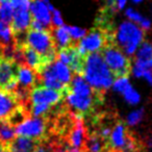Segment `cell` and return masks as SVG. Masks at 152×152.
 <instances>
[{"label": "cell", "mask_w": 152, "mask_h": 152, "mask_svg": "<svg viewBox=\"0 0 152 152\" xmlns=\"http://www.w3.org/2000/svg\"><path fill=\"white\" fill-rule=\"evenodd\" d=\"M81 75L95 92L101 93L112 88L115 74L104 61L102 54L91 53L83 57Z\"/></svg>", "instance_id": "obj_1"}, {"label": "cell", "mask_w": 152, "mask_h": 152, "mask_svg": "<svg viewBox=\"0 0 152 152\" xmlns=\"http://www.w3.org/2000/svg\"><path fill=\"white\" fill-rule=\"evenodd\" d=\"M145 37V30L126 19L117 26L114 37L115 45L130 57L134 55Z\"/></svg>", "instance_id": "obj_2"}, {"label": "cell", "mask_w": 152, "mask_h": 152, "mask_svg": "<svg viewBox=\"0 0 152 152\" xmlns=\"http://www.w3.org/2000/svg\"><path fill=\"white\" fill-rule=\"evenodd\" d=\"M63 92L48 89L46 87H34L29 92L28 102L29 114L34 117H44L50 110L61 103Z\"/></svg>", "instance_id": "obj_3"}, {"label": "cell", "mask_w": 152, "mask_h": 152, "mask_svg": "<svg viewBox=\"0 0 152 152\" xmlns=\"http://www.w3.org/2000/svg\"><path fill=\"white\" fill-rule=\"evenodd\" d=\"M24 44L40 53L47 64L56 58V48L48 29H29L26 31Z\"/></svg>", "instance_id": "obj_4"}, {"label": "cell", "mask_w": 152, "mask_h": 152, "mask_svg": "<svg viewBox=\"0 0 152 152\" xmlns=\"http://www.w3.org/2000/svg\"><path fill=\"white\" fill-rule=\"evenodd\" d=\"M102 57L115 76L127 75L130 72L129 56L116 45H106L102 50Z\"/></svg>", "instance_id": "obj_5"}, {"label": "cell", "mask_w": 152, "mask_h": 152, "mask_svg": "<svg viewBox=\"0 0 152 152\" xmlns=\"http://www.w3.org/2000/svg\"><path fill=\"white\" fill-rule=\"evenodd\" d=\"M55 7L50 0H30L29 11L32 21V29H48L51 26V15Z\"/></svg>", "instance_id": "obj_6"}, {"label": "cell", "mask_w": 152, "mask_h": 152, "mask_svg": "<svg viewBox=\"0 0 152 152\" xmlns=\"http://www.w3.org/2000/svg\"><path fill=\"white\" fill-rule=\"evenodd\" d=\"M29 5L30 0H21L14 10L13 18L10 25L15 34V41L25 34L30 28L32 18L29 11Z\"/></svg>", "instance_id": "obj_7"}, {"label": "cell", "mask_w": 152, "mask_h": 152, "mask_svg": "<svg viewBox=\"0 0 152 152\" xmlns=\"http://www.w3.org/2000/svg\"><path fill=\"white\" fill-rule=\"evenodd\" d=\"M46 122L43 117L27 116L23 121L15 126V131L17 135L29 137L32 140L42 139L46 133Z\"/></svg>", "instance_id": "obj_8"}, {"label": "cell", "mask_w": 152, "mask_h": 152, "mask_svg": "<svg viewBox=\"0 0 152 152\" xmlns=\"http://www.w3.org/2000/svg\"><path fill=\"white\" fill-rule=\"evenodd\" d=\"M106 46V36L100 29H94L87 32L81 40L78 41L76 49L83 57L91 53L101 52Z\"/></svg>", "instance_id": "obj_9"}, {"label": "cell", "mask_w": 152, "mask_h": 152, "mask_svg": "<svg viewBox=\"0 0 152 152\" xmlns=\"http://www.w3.org/2000/svg\"><path fill=\"white\" fill-rule=\"evenodd\" d=\"M108 143L115 151L121 152H134L135 144L127 133L126 125L118 123L112 128L108 137Z\"/></svg>", "instance_id": "obj_10"}, {"label": "cell", "mask_w": 152, "mask_h": 152, "mask_svg": "<svg viewBox=\"0 0 152 152\" xmlns=\"http://www.w3.org/2000/svg\"><path fill=\"white\" fill-rule=\"evenodd\" d=\"M17 65L13 59L7 58L0 54V89L13 93L18 87Z\"/></svg>", "instance_id": "obj_11"}, {"label": "cell", "mask_w": 152, "mask_h": 152, "mask_svg": "<svg viewBox=\"0 0 152 152\" xmlns=\"http://www.w3.org/2000/svg\"><path fill=\"white\" fill-rule=\"evenodd\" d=\"M56 57L58 61H63L64 64L68 65L74 72V74H80L83 69V56L77 51L76 47L69 46L67 48L59 49L56 52Z\"/></svg>", "instance_id": "obj_12"}, {"label": "cell", "mask_w": 152, "mask_h": 152, "mask_svg": "<svg viewBox=\"0 0 152 152\" xmlns=\"http://www.w3.org/2000/svg\"><path fill=\"white\" fill-rule=\"evenodd\" d=\"M65 101L66 104L75 113L85 114V113L90 112L92 110V107L94 106L95 96L88 97V96H83L69 91L66 93Z\"/></svg>", "instance_id": "obj_13"}, {"label": "cell", "mask_w": 152, "mask_h": 152, "mask_svg": "<svg viewBox=\"0 0 152 152\" xmlns=\"http://www.w3.org/2000/svg\"><path fill=\"white\" fill-rule=\"evenodd\" d=\"M86 140H87V132L83 117L80 114L76 113L74 115V126L69 133V145L70 147L83 148L85 147Z\"/></svg>", "instance_id": "obj_14"}, {"label": "cell", "mask_w": 152, "mask_h": 152, "mask_svg": "<svg viewBox=\"0 0 152 152\" xmlns=\"http://www.w3.org/2000/svg\"><path fill=\"white\" fill-rule=\"evenodd\" d=\"M16 77H17L18 87L27 90H31L39 80L38 72L26 66L25 64L17 65Z\"/></svg>", "instance_id": "obj_15"}, {"label": "cell", "mask_w": 152, "mask_h": 152, "mask_svg": "<svg viewBox=\"0 0 152 152\" xmlns=\"http://www.w3.org/2000/svg\"><path fill=\"white\" fill-rule=\"evenodd\" d=\"M18 46L21 49L22 64H25L26 66H28V67L34 69V71H37V72L40 71V70L47 64L40 53L34 51V49H31L30 47L26 46L24 43L19 44Z\"/></svg>", "instance_id": "obj_16"}, {"label": "cell", "mask_w": 152, "mask_h": 152, "mask_svg": "<svg viewBox=\"0 0 152 152\" xmlns=\"http://www.w3.org/2000/svg\"><path fill=\"white\" fill-rule=\"evenodd\" d=\"M38 73H39L38 74L39 80L42 83L43 87H46V88H48V89H52V90L59 91V92H64L66 89H68L63 83H59L58 79L55 77L50 63L46 64Z\"/></svg>", "instance_id": "obj_17"}, {"label": "cell", "mask_w": 152, "mask_h": 152, "mask_svg": "<svg viewBox=\"0 0 152 152\" xmlns=\"http://www.w3.org/2000/svg\"><path fill=\"white\" fill-rule=\"evenodd\" d=\"M19 105L13 93L0 89V120H7Z\"/></svg>", "instance_id": "obj_18"}, {"label": "cell", "mask_w": 152, "mask_h": 152, "mask_svg": "<svg viewBox=\"0 0 152 152\" xmlns=\"http://www.w3.org/2000/svg\"><path fill=\"white\" fill-rule=\"evenodd\" d=\"M38 146V142L36 140L29 137L16 135L7 146V152H32Z\"/></svg>", "instance_id": "obj_19"}, {"label": "cell", "mask_w": 152, "mask_h": 152, "mask_svg": "<svg viewBox=\"0 0 152 152\" xmlns=\"http://www.w3.org/2000/svg\"><path fill=\"white\" fill-rule=\"evenodd\" d=\"M50 65L55 77L58 79L59 83H61L65 87L68 88L70 81L72 80L74 76V72L72 71L71 68L68 65H66V64H64L63 61H58L57 58H55L53 61H51Z\"/></svg>", "instance_id": "obj_20"}, {"label": "cell", "mask_w": 152, "mask_h": 152, "mask_svg": "<svg viewBox=\"0 0 152 152\" xmlns=\"http://www.w3.org/2000/svg\"><path fill=\"white\" fill-rule=\"evenodd\" d=\"M54 43L55 48L64 49L72 45V39L70 37L69 30H68V25L58 26V27L53 28V31L51 32Z\"/></svg>", "instance_id": "obj_21"}, {"label": "cell", "mask_w": 152, "mask_h": 152, "mask_svg": "<svg viewBox=\"0 0 152 152\" xmlns=\"http://www.w3.org/2000/svg\"><path fill=\"white\" fill-rule=\"evenodd\" d=\"M125 12V17H126L127 20L131 21L132 23L137 24V26L142 28L145 31H148V30L151 29L152 27V23L150 21V19L146 18L145 16L142 13H140L139 11H137L133 7H126L124 10Z\"/></svg>", "instance_id": "obj_22"}, {"label": "cell", "mask_w": 152, "mask_h": 152, "mask_svg": "<svg viewBox=\"0 0 152 152\" xmlns=\"http://www.w3.org/2000/svg\"><path fill=\"white\" fill-rule=\"evenodd\" d=\"M16 135L15 126L10 124L7 120H0V144L7 146Z\"/></svg>", "instance_id": "obj_23"}, {"label": "cell", "mask_w": 152, "mask_h": 152, "mask_svg": "<svg viewBox=\"0 0 152 152\" xmlns=\"http://www.w3.org/2000/svg\"><path fill=\"white\" fill-rule=\"evenodd\" d=\"M121 96H122V98L124 99V101L131 106L137 105V104L141 102V99H142L141 94L139 93V91H137L131 83L122 92Z\"/></svg>", "instance_id": "obj_24"}, {"label": "cell", "mask_w": 152, "mask_h": 152, "mask_svg": "<svg viewBox=\"0 0 152 152\" xmlns=\"http://www.w3.org/2000/svg\"><path fill=\"white\" fill-rule=\"evenodd\" d=\"M130 73L132 74L133 77L137 79H143L152 87V70L144 69V68L137 67L135 65H131Z\"/></svg>", "instance_id": "obj_25"}, {"label": "cell", "mask_w": 152, "mask_h": 152, "mask_svg": "<svg viewBox=\"0 0 152 152\" xmlns=\"http://www.w3.org/2000/svg\"><path fill=\"white\" fill-rule=\"evenodd\" d=\"M144 117H145V113H144L143 108H135L127 114L125 122H126L127 126L135 127L141 124Z\"/></svg>", "instance_id": "obj_26"}, {"label": "cell", "mask_w": 152, "mask_h": 152, "mask_svg": "<svg viewBox=\"0 0 152 152\" xmlns=\"http://www.w3.org/2000/svg\"><path fill=\"white\" fill-rule=\"evenodd\" d=\"M133 56L139 59H152V41L144 40Z\"/></svg>", "instance_id": "obj_27"}, {"label": "cell", "mask_w": 152, "mask_h": 152, "mask_svg": "<svg viewBox=\"0 0 152 152\" xmlns=\"http://www.w3.org/2000/svg\"><path fill=\"white\" fill-rule=\"evenodd\" d=\"M88 152H102L103 150V142L99 135L93 134L86 140L85 144Z\"/></svg>", "instance_id": "obj_28"}, {"label": "cell", "mask_w": 152, "mask_h": 152, "mask_svg": "<svg viewBox=\"0 0 152 152\" xmlns=\"http://www.w3.org/2000/svg\"><path fill=\"white\" fill-rule=\"evenodd\" d=\"M130 79L127 75H119V76H116L113 81V85H112V88L113 91L116 92L117 94L121 95L122 92L130 85Z\"/></svg>", "instance_id": "obj_29"}, {"label": "cell", "mask_w": 152, "mask_h": 152, "mask_svg": "<svg viewBox=\"0 0 152 152\" xmlns=\"http://www.w3.org/2000/svg\"><path fill=\"white\" fill-rule=\"evenodd\" d=\"M14 7L7 1H0V20L10 24L14 14Z\"/></svg>", "instance_id": "obj_30"}, {"label": "cell", "mask_w": 152, "mask_h": 152, "mask_svg": "<svg viewBox=\"0 0 152 152\" xmlns=\"http://www.w3.org/2000/svg\"><path fill=\"white\" fill-rule=\"evenodd\" d=\"M68 30H69L70 37L72 39V42H78L79 40L83 38L87 34V29L83 27H79V26H68Z\"/></svg>", "instance_id": "obj_31"}, {"label": "cell", "mask_w": 152, "mask_h": 152, "mask_svg": "<svg viewBox=\"0 0 152 152\" xmlns=\"http://www.w3.org/2000/svg\"><path fill=\"white\" fill-rule=\"evenodd\" d=\"M51 25H52L53 27H58V26L65 25L63 15H61V12L56 9L53 10L52 15H51Z\"/></svg>", "instance_id": "obj_32"}, {"label": "cell", "mask_w": 152, "mask_h": 152, "mask_svg": "<svg viewBox=\"0 0 152 152\" xmlns=\"http://www.w3.org/2000/svg\"><path fill=\"white\" fill-rule=\"evenodd\" d=\"M129 0H115V10L118 11H124L127 7Z\"/></svg>", "instance_id": "obj_33"}, {"label": "cell", "mask_w": 152, "mask_h": 152, "mask_svg": "<svg viewBox=\"0 0 152 152\" xmlns=\"http://www.w3.org/2000/svg\"><path fill=\"white\" fill-rule=\"evenodd\" d=\"M110 130H112V128H110V127H102L101 129H100L99 131V137H101L102 140H106L108 139V137H110Z\"/></svg>", "instance_id": "obj_34"}, {"label": "cell", "mask_w": 152, "mask_h": 152, "mask_svg": "<svg viewBox=\"0 0 152 152\" xmlns=\"http://www.w3.org/2000/svg\"><path fill=\"white\" fill-rule=\"evenodd\" d=\"M32 152H50V150L46 147V146H43V145H38L36 147V149L34 150Z\"/></svg>", "instance_id": "obj_35"}, {"label": "cell", "mask_w": 152, "mask_h": 152, "mask_svg": "<svg viewBox=\"0 0 152 152\" xmlns=\"http://www.w3.org/2000/svg\"><path fill=\"white\" fill-rule=\"evenodd\" d=\"M65 152H83V148H74V147H70L69 149H67Z\"/></svg>", "instance_id": "obj_36"}, {"label": "cell", "mask_w": 152, "mask_h": 152, "mask_svg": "<svg viewBox=\"0 0 152 152\" xmlns=\"http://www.w3.org/2000/svg\"><path fill=\"white\" fill-rule=\"evenodd\" d=\"M106 7H113L115 9V0H104Z\"/></svg>", "instance_id": "obj_37"}, {"label": "cell", "mask_w": 152, "mask_h": 152, "mask_svg": "<svg viewBox=\"0 0 152 152\" xmlns=\"http://www.w3.org/2000/svg\"><path fill=\"white\" fill-rule=\"evenodd\" d=\"M147 145H148V147L150 148V150H152V135L147 140Z\"/></svg>", "instance_id": "obj_38"}, {"label": "cell", "mask_w": 152, "mask_h": 152, "mask_svg": "<svg viewBox=\"0 0 152 152\" xmlns=\"http://www.w3.org/2000/svg\"><path fill=\"white\" fill-rule=\"evenodd\" d=\"M129 1H131V2H132L133 4H140V3L144 2L145 0H129Z\"/></svg>", "instance_id": "obj_39"}, {"label": "cell", "mask_w": 152, "mask_h": 152, "mask_svg": "<svg viewBox=\"0 0 152 152\" xmlns=\"http://www.w3.org/2000/svg\"><path fill=\"white\" fill-rule=\"evenodd\" d=\"M0 152H7L5 146H3L2 144H0Z\"/></svg>", "instance_id": "obj_40"}]
</instances>
